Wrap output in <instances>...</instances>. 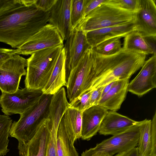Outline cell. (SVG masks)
Wrapping results in <instances>:
<instances>
[{
	"mask_svg": "<svg viewBox=\"0 0 156 156\" xmlns=\"http://www.w3.org/2000/svg\"><path fill=\"white\" fill-rule=\"evenodd\" d=\"M121 38L115 37L105 40L92 48L97 54L109 56L116 54L122 51V47Z\"/></svg>",
	"mask_w": 156,
	"mask_h": 156,
	"instance_id": "25",
	"label": "cell"
},
{
	"mask_svg": "<svg viewBox=\"0 0 156 156\" xmlns=\"http://www.w3.org/2000/svg\"><path fill=\"white\" fill-rule=\"evenodd\" d=\"M64 46L62 44L37 51L27 59L25 87L41 90L48 80Z\"/></svg>",
	"mask_w": 156,
	"mask_h": 156,
	"instance_id": "4",
	"label": "cell"
},
{
	"mask_svg": "<svg viewBox=\"0 0 156 156\" xmlns=\"http://www.w3.org/2000/svg\"><path fill=\"white\" fill-rule=\"evenodd\" d=\"M15 50L0 48V64L15 54Z\"/></svg>",
	"mask_w": 156,
	"mask_h": 156,
	"instance_id": "35",
	"label": "cell"
},
{
	"mask_svg": "<svg viewBox=\"0 0 156 156\" xmlns=\"http://www.w3.org/2000/svg\"><path fill=\"white\" fill-rule=\"evenodd\" d=\"M106 3L119 9L135 13L138 9L139 0H107Z\"/></svg>",
	"mask_w": 156,
	"mask_h": 156,
	"instance_id": "29",
	"label": "cell"
},
{
	"mask_svg": "<svg viewBox=\"0 0 156 156\" xmlns=\"http://www.w3.org/2000/svg\"><path fill=\"white\" fill-rule=\"evenodd\" d=\"M27 60L15 54L0 64V90L12 93L19 88L21 77L26 74Z\"/></svg>",
	"mask_w": 156,
	"mask_h": 156,
	"instance_id": "9",
	"label": "cell"
},
{
	"mask_svg": "<svg viewBox=\"0 0 156 156\" xmlns=\"http://www.w3.org/2000/svg\"><path fill=\"white\" fill-rule=\"evenodd\" d=\"M66 86L65 55L64 47L60 52L47 83L41 90L43 94L53 95Z\"/></svg>",
	"mask_w": 156,
	"mask_h": 156,
	"instance_id": "20",
	"label": "cell"
},
{
	"mask_svg": "<svg viewBox=\"0 0 156 156\" xmlns=\"http://www.w3.org/2000/svg\"><path fill=\"white\" fill-rule=\"evenodd\" d=\"M57 128L51 126L50 134L46 156H58L56 147Z\"/></svg>",
	"mask_w": 156,
	"mask_h": 156,
	"instance_id": "30",
	"label": "cell"
},
{
	"mask_svg": "<svg viewBox=\"0 0 156 156\" xmlns=\"http://www.w3.org/2000/svg\"><path fill=\"white\" fill-rule=\"evenodd\" d=\"M108 111L99 105L91 106L82 114L81 138L90 140L98 132L102 121Z\"/></svg>",
	"mask_w": 156,
	"mask_h": 156,
	"instance_id": "16",
	"label": "cell"
},
{
	"mask_svg": "<svg viewBox=\"0 0 156 156\" xmlns=\"http://www.w3.org/2000/svg\"><path fill=\"white\" fill-rule=\"evenodd\" d=\"M66 41L64 48L67 80L70 72L76 65L85 51L92 48L87 41L85 33L77 27L73 30Z\"/></svg>",
	"mask_w": 156,
	"mask_h": 156,
	"instance_id": "11",
	"label": "cell"
},
{
	"mask_svg": "<svg viewBox=\"0 0 156 156\" xmlns=\"http://www.w3.org/2000/svg\"><path fill=\"white\" fill-rule=\"evenodd\" d=\"M92 51L93 65L89 89L91 90L117 80H129L141 68L146 57L145 55L123 49L109 56Z\"/></svg>",
	"mask_w": 156,
	"mask_h": 156,
	"instance_id": "2",
	"label": "cell"
},
{
	"mask_svg": "<svg viewBox=\"0 0 156 156\" xmlns=\"http://www.w3.org/2000/svg\"><path fill=\"white\" fill-rule=\"evenodd\" d=\"M43 94L41 90L26 87L12 93L2 92L0 97L2 111L7 115H20L36 103Z\"/></svg>",
	"mask_w": 156,
	"mask_h": 156,
	"instance_id": "8",
	"label": "cell"
},
{
	"mask_svg": "<svg viewBox=\"0 0 156 156\" xmlns=\"http://www.w3.org/2000/svg\"><path fill=\"white\" fill-rule=\"evenodd\" d=\"M64 41L57 29L48 23L15 49V53L19 55H31L39 50L63 44Z\"/></svg>",
	"mask_w": 156,
	"mask_h": 156,
	"instance_id": "10",
	"label": "cell"
},
{
	"mask_svg": "<svg viewBox=\"0 0 156 156\" xmlns=\"http://www.w3.org/2000/svg\"><path fill=\"white\" fill-rule=\"evenodd\" d=\"M129 80L115 81L109 90L101 98L98 104L108 111H116L120 108L128 91Z\"/></svg>",
	"mask_w": 156,
	"mask_h": 156,
	"instance_id": "19",
	"label": "cell"
},
{
	"mask_svg": "<svg viewBox=\"0 0 156 156\" xmlns=\"http://www.w3.org/2000/svg\"><path fill=\"white\" fill-rule=\"evenodd\" d=\"M134 23L136 31L144 37L156 36V5L154 0H139Z\"/></svg>",
	"mask_w": 156,
	"mask_h": 156,
	"instance_id": "13",
	"label": "cell"
},
{
	"mask_svg": "<svg viewBox=\"0 0 156 156\" xmlns=\"http://www.w3.org/2000/svg\"><path fill=\"white\" fill-rule=\"evenodd\" d=\"M51 129L48 118L39 124L27 144L24 156H46Z\"/></svg>",
	"mask_w": 156,
	"mask_h": 156,
	"instance_id": "17",
	"label": "cell"
},
{
	"mask_svg": "<svg viewBox=\"0 0 156 156\" xmlns=\"http://www.w3.org/2000/svg\"><path fill=\"white\" fill-rule=\"evenodd\" d=\"M85 0H72L71 23L73 30L84 18Z\"/></svg>",
	"mask_w": 156,
	"mask_h": 156,
	"instance_id": "27",
	"label": "cell"
},
{
	"mask_svg": "<svg viewBox=\"0 0 156 156\" xmlns=\"http://www.w3.org/2000/svg\"><path fill=\"white\" fill-rule=\"evenodd\" d=\"M66 112L76 141L81 137L82 112L69 107L66 110Z\"/></svg>",
	"mask_w": 156,
	"mask_h": 156,
	"instance_id": "26",
	"label": "cell"
},
{
	"mask_svg": "<svg viewBox=\"0 0 156 156\" xmlns=\"http://www.w3.org/2000/svg\"><path fill=\"white\" fill-rule=\"evenodd\" d=\"M12 120L8 115H0V156H4L9 151L8 146L10 129Z\"/></svg>",
	"mask_w": 156,
	"mask_h": 156,
	"instance_id": "24",
	"label": "cell"
},
{
	"mask_svg": "<svg viewBox=\"0 0 156 156\" xmlns=\"http://www.w3.org/2000/svg\"><path fill=\"white\" fill-rule=\"evenodd\" d=\"M156 87V55L145 61L137 75L128 86L129 91L141 97Z\"/></svg>",
	"mask_w": 156,
	"mask_h": 156,
	"instance_id": "12",
	"label": "cell"
},
{
	"mask_svg": "<svg viewBox=\"0 0 156 156\" xmlns=\"http://www.w3.org/2000/svg\"><path fill=\"white\" fill-rule=\"evenodd\" d=\"M107 1V0H85L83 19L101 4L106 3Z\"/></svg>",
	"mask_w": 156,
	"mask_h": 156,
	"instance_id": "31",
	"label": "cell"
},
{
	"mask_svg": "<svg viewBox=\"0 0 156 156\" xmlns=\"http://www.w3.org/2000/svg\"><path fill=\"white\" fill-rule=\"evenodd\" d=\"M75 141L71 131L62 118L56 133L58 156H79L74 145Z\"/></svg>",
	"mask_w": 156,
	"mask_h": 156,
	"instance_id": "21",
	"label": "cell"
},
{
	"mask_svg": "<svg viewBox=\"0 0 156 156\" xmlns=\"http://www.w3.org/2000/svg\"><path fill=\"white\" fill-rule=\"evenodd\" d=\"M141 121L120 133L113 135L83 152L81 156H113L136 147Z\"/></svg>",
	"mask_w": 156,
	"mask_h": 156,
	"instance_id": "6",
	"label": "cell"
},
{
	"mask_svg": "<svg viewBox=\"0 0 156 156\" xmlns=\"http://www.w3.org/2000/svg\"><path fill=\"white\" fill-rule=\"evenodd\" d=\"M114 82L109 83L104 86L102 92L101 97L109 90L112 87Z\"/></svg>",
	"mask_w": 156,
	"mask_h": 156,
	"instance_id": "39",
	"label": "cell"
},
{
	"mask_svg": "<svg viewBox=\"0 0 156 156\" xmlns=\"http://www.w3.org/2000/svg\"><path fill=\"white\" fill-rule=\"evenodd\" d=\"M135 13L105 3L90 12L76 27L85 33L90 31L134 22Z\"/></svg>",
	"mask_w": 156,
	"mask_h": 156,
	"instance_id": "5",
	"label": "cell"
},
{
	"mask_svg": "<svg viewBox=\"0 0 156 156\" xmlns=\"http://www.w3.org/2000/svg\"><path fill=\"white\" fill-rule=\"evenodd\" d=\"M52 95L43 94L36 103L20 114L17 121L12 123L9 136L18 140L20 156H24L27 144L39 124L48 118L49 105Z\"/></svg>",
	"mask_w": 156,
	"mask_h": 156,
	"instance_id": "3",
	"label": "cell"
},
{
	"mask_svg": "<svg viewBox=\"0 0 156 156\" xmlns=\"http://www.w3.org/2000/svg\"><path fill=\"white\" fill-rule=\"evenodd\" d=\"M139 122L115 111H108L102 121L98 132L104 136L114 135L124 132Z\"/></svg>",
	"mask_w": 156,
	"mask_h": 156,
	"instance_id": "18",
	"label": "cell"
},
{
	"mask_svg": "<svg viewBox=\"0 0 156 156\" xmlns=\"http://www.w3.org/2000/svg\"><path fill=\"white\" fill-rule=\"evenodd\" d=\"M104 86L97 88L91 90L90 98V106L98 105L101 97Z\"/></svg>",
	"mask_w": 156,
	"mask_h": 156,
	"instance_id": "34",
	"label": "cell"
},
{
	"mask_svg": "<svg viewBox=\"0 0 156 156\" xmlns=\"http://www.w3.org/2000/svg\"><path fill=\"white\" fill-rule=\"evenodd\" d=\"M144 37L152 49L154 55H156V36H150Z\"/></svg>",
	"mask_w": 156,
	"mask_h": 156,
	"instance_id": "38",
	"label": "cell"
},
{
	"mask_svg": "<svg viewBox=\"0 0 156 156\" xmlns=\"http://www.w3.org/2000/svg\"><path fill=\"white\" fill-rule=\"evenodd\" d=\"M91 90H88L72 102H69V108L77 109L82 112L91 107L90 98Z\"/></svg>",
	"mask_w": 156,
	"mask_h": 156,
	"instance_id": "28",
	"label": "cell"
},
{
	"mask_svg": "<svg viewBox=\"0 0 156 156\" xmlns=\"http://www.w3.org/2000/svg\"><path fill=\"white\" fill-rule=\"evenodd\" d=\"M36 0H20L0 12V42L18 48L48 23L49 11L38 9Z\"/></svg>",
	"mask_w": 156,
	"mask_h": 156,
	"instance_id": "1",
	"label": "cell"
},
{
	"mask_svg": "<svg viewBox=\"0 0 156 156\" xmlns=\"http://www.w3.org/2000/svg\"><path fill=\"white\" fill-rule=\"evenodd\" d=\"M19 1L20 0H0V12L13 6Z\"/></svg>",
	"mask_w": 156,
	"mask_h": 156,
	"instance_id": "36",
	"label": "cell"
},
{
	"mask_svg": "<svg viewBox=\"0 0 156 156\" xmlns=\"http://www.w3.org/2000/svg\"><path fill=\"white\" fill-rule=\"evenodd\" d=\"M151 149L150 156H156V112L151 120Z\"/></svg>",
	"mask_w": 156,
	"mask_h": 156,
	"instance_id": "32",
	"label": "cell"
},
{
	"mask_svg": "<svg viewBox=\"0 0 156 156\" xmlns=\"http://www.w3.org/2000/svg\"><path fill=\"white\" fill-rule=\"evenodd\" d=\"M136 30L134 22L128 23L105 27L86 33L87 41L93 48L100 43L115 37H124Z\"/></svg>",
	"mask_w": 156,
	"mask_h": 156,
	"instance_id": "15",
	"label": "cell"
},
{
	"mask_svg": "<svg viewBox=\"0 0 156 156\" xmlns=\"http://www.w3.org/2000/svg\"><path fill=\"white\" fill-rule=\"evenodd\" d=\"M72 0H57L49 11L48 23L57 30L63 40L72 33L70 10Z\"/></svg>",
	"mask_w": 156,
	"mask_h": 156,
	"instance_id": "14",
	"label": "cell"
},
{
	"mask_svg": "<svg viewBox=\"0 0 156 156\" xmlns=\"http://www.w3.org/2000/svg\"><path fill=\"white\" fill-rule=\"evenodd\" d=\"M124 37L123 49L146 55H154L145 37L138 32L132 31Z\"/></svg>",
	"mask_w": 156,
	"mask_h": 156,
	"instance_id": "22",
	"label": "cell"
},
{
	"mask_svg": "<svg viewBox=\"0 0 156 156\" xmlns=\"http://www.w3.org/2000/svg\"><path fill=\"white\" fill-rule=\"evenodd\" d=\"M114 156H139L137 147L129 150L119 153Z\"/></svg>",
	"mask_w": 156,
	"mask_h": 156,
	"instance_id": "37",
	"label": "cell"
},
{
	"mask_svg": "<svg viewBox=\"0 0 156 156\" xmlns=\"http://www.w3.org/2000/svg\"><path fill=\"white\" fill-rule=\"evenodd\" d=\"M57 0H36L35 5L39 10L47 12L49 11Z\"/></svg>",
	"mask_w": 156,
	"mask_h": 156,
	"instance_id": "33",
	"label": "cell"
},
{
	"mask_svg": "<svg viewBox=\"0 0 156 156\" xmlns=\"http://www.w3.org/2000/svg\"><path fill=\"white\" fill-rule=\"evenodd\" d=\"M93 65V51L91 48L85 51L67 77L66 87L70 102L89 90Z\"/></svg>",
	"mask_w": 156,
	"mask_h": 156,
	"instance_id": "7",
	"label": "cell"
},
{
	"mask_svg": "<svg viewBox=\"0 0 156 156\" xmlns=\"http://www.w3.org/2000/svg\"><path fill=\"white\" fill-rule=\"evenodd\" d=\"M151 120L141 121L137 147L139 156H150L151 149Z\"/></svg>",
	"mask_w": 156,
	"mask_h": 156,
	"instance_id": "23",
	"label": "cell"
}]
</instances>
